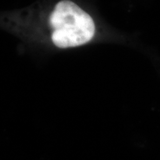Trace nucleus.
<instances>
[{
  "label": "nucleus",
  "instance_id": "1",
  "mask_svg": "<svg viewBox=\"0 0 160 160\" xmlns=\"http://www.w3.org/2000/svg\"><path fill=\"white\" fill-rule=\"evenodd\" d=\"M53 29L52 40L60 48L77 47L88 42L95 33L92 18L71 1H62L56 5L50 17Z\"/></svg>",
  "mask_w": 160,
  "mask_h": 160
}]
</instances>
